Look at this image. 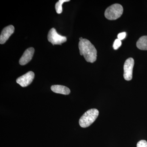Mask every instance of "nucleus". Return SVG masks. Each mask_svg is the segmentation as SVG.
Returning a JSON list of instances; mask_svg holds the SVG:
<instances>
[{
	"label": "nucleus",
	"instance_id": "nucleus-1",
	"mask_svg": "<svg viewBox=\"0 0 147 147\" xmlns=\"http://www.w3.org/2000/svg\"><path fill=\"white\" fill-rule=\"evenodd\" d=\"M79 48L80 55L83 56L88 62H94L97 58V50L94 45L87 39L80 40Z\"/></svg>",
	"mask_w": 147,
	"mask_h": 147
},
{
	"label": "nucleus",
	"instance_id": "nucleus-2",
	"mask_svg": "<svg viewBox=\"0 0 147 147\" xmlns=\"http://www.w3.org/2000/svg\"><path fill=\"white\" fill-rule=\"evenodd\" d=\"M99 112L97 109H91L88 110L79 119L80 126L84 128L90 126L97 118Z\"/></svg>",
	"mask_w": 147,
	"mask_h": 147
},
{
	"label": "nucleus",
	"instance_id": "nucleus-3",
	"mask_svg": "<svg viewBox=\"0 0 147 147\" xmlns=\"http://www.w3.org/2000/svg\"><path fill=\"white\" fill-rule=\"evenodd\" d=\"M123 11L122 6L119 4H115L106 9L105 12V16L108 20H115L121 16Z\"/></svg>",
	"mask_w": 147,
	"mask_h": 147
},
{
	"label": "nucleus",
	"instance_id": "nucleus-4",
	"mask_svg": "<svg viewBox=\"0 0 147 147\" xmlns=\"http://www.w3.org/2000/svg\"><path fill=\"white\" fill-rule=\"evenodd\" d=\"M47 39L53 45H61L62 43L67 41V38L58 34L54 28L51 29L49 32Z\"/></svg>",
	"mask_w": 147,
	"mask_h": 147
},
{
	"label": "nucleus",
	"instance_id": "nucleus-5",
	"mask_svg": "<svg viewBox=\"0 0 147 147\" xmlns=\"http://www.w3.org/2000/svg\"><path fill=\"white\" fill-rule=\"evenodd\" d=\"M134 64V60L132 58H128L125 62L123 67V77L126 81H130L132 79Z\"/></svg>",
	"mask_w": 147,
	"mask_h": 147
},
{
	"label": "nucleus",
	"instance_id": "nucleus-6",
	"mask_svg": "<svg viewBox=\"0 0 147 147\" xmlns=\"http://www.w3.org/2000/svg\"><path fill=\"white\" fill-rule=\"evenodd\" d=\"M35 74L33 71H29L26 74L18 77L16 79V83L22 87H26L31 84L34 79Z\"/></svg>",
	"mask_w": 147,
	"mask_h": 147
},
{
	"label": "nucleus",
	"instance_id": "nucleus-7",
	"mask_svg": "<svg viewBox=\"0 0 147 147\" xmlns=\"http://www.w3.org/2000/svg\"><path fill=\"white\" fill-rule=\"evenodd\" d=\"M14 28L12 25L5 27L3 29L0 36V43L3 44L5 43L9 37L14 32Z\"/></svg>",
	"mask_w": 147,
	"mask_h": 147
},
{
	"label": "nucleus",
	"instance_id": "nucleus-8",
	"mask_svg": "<svg viewBox=\"0 0 147 147\" xmlns=\"http://www.w3.org/2000/svg\"><path fill=\"white\" fill-rule=\"evenodd\" d=\"M34 53V49L33 47H30L27 49L20 59L19 64L21 65H25L30 61L32 58Z\"/></svg>",
	"mask_w": 147,
	"mask_h": 147
},
{
	"label": "nucleus",
	"instance_id": "nucleus-9",
	"mask_svg": "<svg viewBox=\"0 0 147 147\" xmlns=\"http://www.w3.org/2000/svg\"><path fill=\"white\" fill-rule=\"evenodd\" d=\"M51 89L54 92L64 95H68L70 93V90L67 87L61 85H53Z\"/></svg>",
	"mask_w": 147,
	"mask_h": 147
},
{
	"label": "nucleus",
	"instance_id": "nucleus-10",
	"mask_svg": "<svg viewBox=\"0 0 147 147\" xmlns=\"http://www.w3.org/2000/svg\"><path fill=\"white\" fill-rule=\"evenodd\" d=\"M137 47L141 50H147V36H144L137 41Z\"/></svg>",
	"mask_w": 147,
	"mask_h": 147
},
{
	"label": "nucleus",
	"instance_id": "nucleus-11",
	"mask_svg": "<svg viewBox=\"0 0 147 147\" xmlns=\"http://www.w3.org/2000/svg\"><path fill=\"white\" fill-rule=\"evenodd\" d=\"M70 1L69 0H59L55 5V9L58 14H60L62 12V5L64 2Z\"/></svg>",
	"mask_w": 147,
	"mask_h": 147
},
{
	"label": "nucleus",
	"instance_id": "nucleus-12",
	"mask_svg": "<svg viewBox=\"0 0 147 147\" xmlns=\"http://www.w3.org/2000/svg\"><path fill=\"white\" fill-rule=\"evenodd\" d=\"M121 41L119 39H117L115 40V42L113 44V47L114 50H117L119 49V47H121Z\"/></svg>",
	"mask_w": 147,
	"mask_h": 147
},
{
	"label": "nucleus",
	"instance_id": "nucleus-13",
	"mask_svg": "<svg viewBox=\"0 0 147 147\" xmlns=\"http://www.w3.org/2000/svg\"><path fill=\"white\" fill-rule=\"evenodd\" d=\"M137 147H147V142L146 140H142L138 142Z\"/></svg>",
	"mask_w": 147,
	"mask_h": 147
},
{
	"label": "nucleus",
	"instance_id": "nucleus-14",
	"mask_svg": "<svg viewBox=\"0 0 147 147\" xmlns=\"http://www.w3.org/2000/svg\"><path fill=\"white\" fill-rule=\"evenodd\" d=\"M126 36V33L125 32H123L120 33L117 36L118 39L120 40H122L124 39Z\"/></svg>",
	"mask_w": 147,
	"mask_h": 147
},
{
	"label": "nucleus",
	"instance_id": "nucleus-15",
	"mask_svg": "<svg viewBox=\"0 0 147 147\" xmlns=\"http://www.w3.org/2000/svg\"><path fill=\"white\" fill-rule=\"evenodd\" d=\"M83 39H84V38H83L82 37H81L79 38V40H82Z\"/></svg>",
	"mask_w": 147,
	"mask_h": 147
}]
</instances>
